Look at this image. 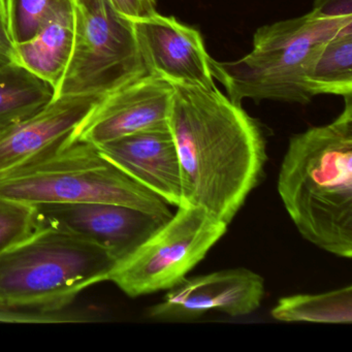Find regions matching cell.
Segmentation results:
<instances>
[{
	"mask_svg": "<svg viewBox=\"0 0 352 352\" xmlns=\"http://www.w3.org/2000/svg\"><path fill=\"white\" fill-rule=\"evenodd\" d=\"M96 147L104 157L168 205L182 207L180 162L170 129L140 131Z\"/></svg>",
	"mask_w": 352,
	"mask_h": 352,
	"instance_id": "obj_13",
	"label": "cell"
},
{
	"mask_svg": "<svg viewBox=\"0 0 352 352\" xmlns=\"http://www.w3.org/2000/svg\"><path fill=\"white\" fill-rule=\"evenodd\" d=\"M102 98L60 96L30 116L0 127V174L18 168L71 137Z\"/></svg>",
	"mask_w": 352,
	"mask_h": 352,
	"instance_id": "obj_12",
	"label": "cell"
},
{
	"mask_svg": "<svg viewBox=\"0 0 352 352\" xmlns=\"http://www.w3.org/2000/svg\"><path fill=\"white\" fill-rule=\"evenodd\" d=\"M75 36L67 69L54 98H104L149 75L133 20L110 0H74Z\"/></svg>",
	"mask_w": 352,
	"mask_h": 352,
	"instance_id": "obj_6",
	"label": "cell"
},
{
	"mask_svg": "<svg viewBox=\"0 0 352 352\" xmlns=\"http://www.w3.org/2000/svg\"><path fill=\"white\" fill-rule=\"evenodd\" d=\"M74 36V0H52L34 38L15 45L16 61L56 90L71 58Z\"/></svg>",
	"mask_w": 352,
	"mask_h": 352,
	"instance_id": "obj_14",
	"label": "cell"
},
{
	"mask_svg": "<svg viewBox=\"0 0 352 352\" xmlns=\"http://www.w3.org/2000/svg\"><path fill=\"white\" fill-rule=\"evenodd\" d=\"M329 124L290 138L277 189L305 240L342 258L352 256V96Z\"/></svg>",
	"mask_w": 352,
	"mask_h": 352,
	"instance_id": "obj_2",
	"label": "cell"
},
{
	"mask_svg": "<svg viewBox=\"0 0 352 352\" xmlns=\"http://www.w3.org/2000/svg\"><path fill=\"white\" fill-rule=\"evenodd\" d=\"M115 9L131 20L142 19L156 13V0H110Z\"/></svg>",
	"mask_w": 352,
	"mask_h": 352,
	"instance_id": "obj_20",
	"label": "cell"
},
{
	"mask_svg": "<svg viewBox=\"0 0 352 352\" xmlns=\"http://www.w3.org/2000/svg\"><path fill=\"white\" fill-rule=\"evenodd\" d=\"M173 96L170 82L144 76L102 98L71 138L98 146L140 131L168 129Z\"/></svg>",
	"mask_w": 352,
	"mask_h": 352,
	"instance_id": "obj_10",
	"label": "cell"
},
{
	"mask_svg": "<svg viewBox=\"0 0 352 352\" xmlns=\"http://www.w3.org/2000/svg\"><path fill=\"white\" fill-rule=\"evenodd\" d=\"M305 80L314 96H352V32L340 34L319 44L311 54Z\"/></svg>",
	"mask_w": 352,
	"mask_h": 352,
	"instance_id": "obj_15",
	"label": "cell"
},
{
	"mask_svg": "<svg viewBox=\"0 0 352 352\" xmlns=\"http://www.w3.org/2000/svg\"><path fill=\"white\" fill-rule=\"evenodd\" d=\"M51 3L52 0H6L8 28L14 45L34 38Z\"/></svg>",
	"mask_w": 352,
	"mask_h": 352,
	"instance_id": "obj_18",
	"label": "cell"
},
{
	"mask_svg": "<svg viewBox=\"0 0 352 352\" xmlns=\"http://www.w3.org/2000/svg\"><path fill=\"white\" fill-rule=\"evenodd\" d=\"M140 50L149 75L172 84L217 87L201 32L157 12L133 20Z\"/></svg>",
	"mask_w": 352,
	"mask_h": 352,
	"instance_id": "obj_11",
	"label": "cell"
},
{
	"mask_svg": "<svg viewBox=\"0 0 352 352\" xmlns=\"http://www.w3.org/2000/svg\"><path fill=\"white\" fill-rule=\"evenodd\" d=\"M117 263L94 243L36 228L0 252V308L83 320L63 310L86 288L108 281Z\"/></svg>",
	"mask_w": 352,
	"mask_h": 352,
	"instance_id": "obj_3",
	"label": "cell"
},
{
	"mask_svg": "<svg viewBox=\"0 0 352 352\" xmlns=\"http://www.w3.org/2000/svg\"><path fill=\"white\" fill-rule=\"evenodd\" d=\"M228 224L199 207H179L160 230L117 263L108 281L131 298L168 290L226 234Z\"/></svg>",
	"mask_w": 352,
	"mask_h": 352,
	"instance_id": "obj_7",
	"label": "cell"
},
{
	"mask_svg": "<svg viewBox=\"0 0 352 352\" xmlns=\"http://www.w3.org/2000/svg\"><path fill=\"white\" fill-rule=\"evenodd\" d=\"M313 10L327 17L352 23V0H314Z\"/></svg>",
	"mask_w": 352,
	"mask_h": 352,
	"instance_id": "obj_21",
	"label": "cell"
},
{
	"mask_svg": "<svg viewBox=\"0 0 352 352\" xmlns=\"http://www.w3.org/2000/svg\"><path fill=\"white\" fill-rule=\"evenodd\" d=\"M50 84L17 61L0 65V127L38 112L53 100Z\"/></svg>",
	"mask_w": 352,
	"mask_h": 352,
	"instance_id": "obj_16",
	"label": "cell"
},
{
	"mask_svg": "<svg viewBox=\"0 0 352 352\" xmlns=\"http://www.w3.org/2000/svg\"><path fill=\"white\" fill-rule=\"evenodd\" d=\"M265 280L245 267L184 278L148 310L154 320L186 321L213 311L232 317L246 316L261 307Z\"/></svg>",
	"mask_w": 352,
	"mask_h": 352,
	"instance_id": "obj_9",
	"label": "cell"
},
{
	"mask_svg": "<svg viewBox=\"0 0 352 352\" xmlns=\"http://www.w3.org/2000/svg\"><path fill=\"white\" fill-rule=\"evenodd\" d=\"M168 129L178 152L183 206L230 224L267 164L261 125L217 87L173 84Z\"/></svg>",
	"mask_w": 352,
	"mask_h": 352,
	"instance_id": "obj_1",
	"label": "cell"
},
{
	"mask_svg": "<svg viewBox=\"0 0 352 352\" xmlns=\"http://www.w3.org/2000/svg\"><path fill=\"white\" fill-rule=\"evenodd\" d=\"M345 32H352L351 22L313 9L300 17L261 26L246 56L228 63L212 58L214 79L236 104L247 98L309 104L315 96L305 80L308 59L319 44Z\"/></svg>",
	"mask_w": 352,
	"mask_h": 352,
	"instance_id": "obj_5",
	"label": "cell"
},
{
	"mask_svg": "<svg viewBox=\"0 0 352 352\" xmlns=\"http://www.w3.org/2000/svg\"><path fill=\"white\" fill-rule=\"evenodd\" d=\"M32 207L36 228H53L94 243L109 251L118 263L166 222L141 210L116 204H41Z\"/></svg>",
	"mask_w": 352,
	"mask_h": 352,
	"instance_id": "obj_8",
	"label": "cell"
},
{
	"mask_svg": "<svg viewBox=\"0 0 352 352\" xmlns=\"http://www.w3.org/2000/svg\"><path fill=\"white\" fill-rule=\"evenodd\" d=\"M276 320L284 322L350 324L352 322V286L318 294L284 296L272 309Z\"/></svg>",
	"mask_w": 352,
	"mask_h": 352,
	"instance_id": "obj_17",
	"label": "cell"
},
{
	"mask_svg": "<svg viewBox=\"0 0 352 352\" xmlns=\"http://www.w3.org/2000/svg\"><path fill=\"white\" fill-rule=\"evenodd\" d=\"M71 137L34 160L1 173L0 199L28 206L116 204L166 221L173 217L162 197L104 157L94 144Z\"/></svg>",
	"mask_w": 352,
	"mask_h": 352,
	"instance_id": "obj_4",
	"label": "cell"
},
{
	"mask_svg": "<svg viewBox=\"0 0 352 352\" xmlns=\"http://www.w3.org/2000/svg\"><path fill=\"white\" fill-rule=\"evenodd\" d=\"M36 230L34 207L0 199V252Z\"/></svg>",
	"mask_w": 352,
	"mask_h": 352,
	"instance_id": "obj_19",
	"label": "cell"
},
{
	"mask_svg": "<svg viewBox=\"0 0 352 352\" xmlns=\"http://www.w3.org/2000/svg\"><path fill=\"white\" fill-rule=\"evenodd\" d=\"M16 61V49L8 28L6 0H0V65Z\"/></svg>",
	"mask_w": 352,
	"mask_h": 352,
	"instance_id": "obj_22",
	"label": "cell"
}]
</instances>
